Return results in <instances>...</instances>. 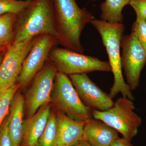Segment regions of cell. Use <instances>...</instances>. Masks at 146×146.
<instances>
[{"mask_svg": "<svg viewBox=\"0 0 146 146\" xmlns=\"http://www.w3.org/2000/svg\"><path fill=\"white\" fill-rule=\"evenodd\" d=\"M58 43L64 48L83 54L80 36L84 27L94 19L93 14L81 8L76 0H53Z\"/></svg>", "mask_w": 146, "mask_h": 146, "instance_id": "obj_1", "label": "cell"}, {"mask_svg": "<svg viewBox=\"0 0 146 146\" xmlns=\"http://www.w3.org/2000/svg\"><path fill=\"white\" fill-rule=\"evenodd\" d=\"M43 34L57 36L53 2V0H31L17 15L14 43Z\"/></svg>", "mask_w": 146, "mask_h": 146, "instance_id": "obj_2", "label": "cell"}, {"mask_svg": "<svg viewBox=\"0 0 146 146\" xmlns=\"http://www.w3.org/2000/svg\"><path fill=\"white\" fill-rule=\"evenodd\" d=\"M91 23L101 36L114 76V82L110 90V96L113 99L121 93L123 97L133 101L135 98L130 87L124 79L122 68L120 50L125 31L124 25L123 23L112 24L95 19Z\"/></svg>", "mask_w": 146, "mask_h": 146, "instance_id": "obj_3", "label": "cell"}, {"mask_svg": "<svg viewBox=\"0 0 146 146\" xmlns=\"http://www.w3.org/2000/svg\"><path fill=\"white\" fill-rule=\"evenodd\" d=\"M135 109L133 101L123 97L110 109L104 111L92 110L91 113L94 119L101 120L131 141L137 135L142 123V118Z\"/></svg>", "mask_w": 146, "mask_h": 146, "instance_id": "obj_4", "label": "cell"}, {"mask_svg": "<svg viewBox=\"0 0 146 146\" xmlns=\"http://www.w3.org/2000/svg\"><path fill=\"white\" fill-rule=\"evenodd\" d=\"M48 59L57 72L68 76L96 71L111 72L108 61H102L65 48L54 47L50 53Z\"/></svg>", "mask_w": 146, "mask_h": 146, "instance_id": "obj_5", "label": "cell"}, {"mask_svg": "<svg viewBox=\"0 0 146 146\" xmlns=\"http://www.w3.org/2000/svg\"><path fill=\"white\" fill-rule=\"evenodd\" d=\"M57 110L78 121L93 118L92 110L85 106L77 93L69 77L57 72L52 94V102Z\"/></svg>", "mask_w": 146, "mask_h": 146, "instance_id": "obj_6", "label": "cell"}, {"mask_svg": "<svg viewBox=\"0 0 146 146\" xmlns=\"http://www.w3.org/2000/svg\"><path fill=\"white\" fill-rule=\"evenodd\" d=\"M57 71L49 59L31 82L25 100L27 117H31L41 107L52 102V94Z\"/></svg>", "mask_w": 146, "mask_h": 146, "instance_id": "obj_7", "label": "cell"}, {"mask_svg": "<svg viewBox=\"0 0 146 146\" xmlns=\"http://www.w3.org/2000/svg\"><path fill=\"white\" fill-rule=\"evenodd\" d=\"M121 47L122 70L126 83L134 91L140 85L141 72L146 64V52L132 33L123 36Z\"/></svg>", "mask_w": 146, "mask_h": 146, "instance_id": "obj_8", "label": "cell"}, {"mask_svg": "<svg viewBox=\"0 0 146 146\" xmlns=\"http://www.w3.org/2000/svg\"><path fill=\"white\" fill-rule=\"evenodd\" d=\"M58 44L56 37L52 35L43 34L36 36L17 79L16 82L20 85V89H25L31 83L48 59L51 50Z\"/></svg>", "mask_w": 146, "mask_h": 146, "instance_id": "obj_9", "label": "cell"}, {"mask_svg": "<svg viewBox=\"0 0 146 146\" xmlns=\"http://www.w3.org/2000/svg\"><path fill=\"white\" fill-rule=\"evenodd\" d=\"M36 36L14 43L6 51L0 65V96L16 83L24 60L32 48Z\"/></svg>", "mask_w": 146, "mask_h": 146, "instance_id": "obj_10", "label": "cell"}, {"mask_svg": "<svg viewBox=\"0 0 146 146\" xmlns=\"http://www.w3.org/2000/svg\"><path fill=\"white\" fill-rule=\"evenodd\" d=\"M69 77L82 102L88 108L104 111L114 106L115 102L109 94L97 86L87 74L72 75Z\"/></svg>", "mask_w": 146, "mask_h": 146, "instance_id": "obj_11", "label": "cell"}, {"mask_svg": "<svg viewBox=\"0 0 146 146\" xmlns=\"http://www.w3.org/2000/svg\"><path fill=\"white\" fill-rule=\"evenodd\" d=\"M57 133L54 146H73L83 141L86 121H78L56 110Z\"/></svg>", "mask_w": 146, "mask_h": 146, "instance_id": "obj_12", "label": "cell"}, {"mask_svg": "<svg viewBox=\"0 0 146 146\" xmlns=\"http://www.w3.org/2000/svg\"><path fill=\"white\" fill-rule=\"evenodd\" d=\"M118 132L101 120L93 118L86 121L83 141L92 146H110L119 138Z\"/></svg>", "mask_w": 146, "mask_h": 146, "instance_id": "obj_13", "label": "cell"}, {"mask_svg": "<svg viewBox=\"0 0 146 146\" xmlns=\"http://www.w3.org/2000/svg\"><path fill=\"white\" fill-rule=\"evenodd\" d=\"M50 110L51 105H45L34 115L24 120L21 146L36 145L46 125Z\"/></svg>", "mask_w": 146, "mask_h": 146, "instance_id": "obj_14", "label": "cell"}, {"mask_svg": "<svg viewBox=\"0 0 146 146\" xmlns=\"http://www.w3.org/2000/svg\"><path fill=\"white\" fill-rule=\"evenodd\" d=\"M18 91L11 101L8 116V131L11 146H21L23 139L25 100Z\"/></svg>", "mask_w": 146, "mask_h": 146, "instance_id": "obj_15", "label": "cell"}, {"mask_svg": "<svg viewBox=\"0 0 146 146\" xmlns=\"http://www.w3.org/2000/svg\"><path fill=\"white\" fill-rule=\"evenodd\" d=\"M129 1L130 0H105L100 5L101 20L110 23H122L123 9L129 4Z\"/></svg>", "mask_w": 146, "mask_h": 146, "instance_id": "obj_16", "label": "cell"}, {"mask_svg": "<svg viewBox=\"0 0 146 146\" xmlns=\"http://www.w3.org/2000/svg\"><path fill=\"white\" fill-rule=\"evenodd\" d=\"M17 17V15L13 13L0 16V48L7 49L14 43Z\"/></svg>", "mask_w": 146, "mask_h": 146, "instance_id": "obj_17", "label": "cell"}, {"mask_svg": "<svg viewBox=\"0 0 146 146\" xmlns=\"http://www.w3.org/2000/svg\"><path fill=\"white\" fill-rule=\"evenodd\" d=\"M57 133L56 112L51 109L46 125L35 146H54Z\"/></svg>", "mask_w": 146, "mask_h": 146, "instance_id": "obj_18", "label": "cell"}, {"mask_svg": "<svg viewBox=\"0 0 146 146\" xmlns=\"http://www.w3.org/2000/svg\"><path fill=\"white\" fill-rule=\"evenodd\" d=\"M19 89L20 85L16 82L0 96V128L9 114L11 101Z\"/></svg>", "mask_w": 146, "mask_h": 146, "instance_id": "obj_19", "label": "cell"}, {"mask_svg": "<svg viewBox=\"0 0 146 146\" xmlns=\"http://www.w3.org/2000/svg\"><path fill=\"white\" fill-rule=\"evenodd\" d=\"M31 0H0V16L7 13L18 15L29 4Z\"/></svg>", "mask_w": 146, "mask_h": 146, "instance_id": "obj_20", "label": "cell"}, {"mask_svg": "<svg viewBox=\"0 0 146 146\" xmlns=\"http://www.w3.org/2000/svg\"><path fill=\"white\" fill-rule=\"evenodd\" d=\"M131 33L136 36L146 52V21L136 17L132 25Z\"/></svg>", "mask_w": 146, "mask_h": 146, "instance_id": "obj_21", "label": "cell"}, {"mask_svg": "<svg viewBox=\"0 0 146 146\" xmlns=\"http://www.w3.org/2000/svg\"><path fill=\"white\" fill-rule=\"evenodd\" d=\"M129 5L135 11L136 17L146 21V0H130Z\"/></svg>", "mask_w": 146, "mask_h": 146, "instance_id": "obj_22", "label": "cell"}, {"mask_svg": "<svg viewBox=\"0 0 146 146\" xmlns=\"http://www.w3.org/2000/svg\"><path fill=\"white\" fill-rule=\"evenodd\" d=\"M8 116L0 128V146H11L8 128Z\"/></svg>", "mask_w": 146, "mask_h": 146, "instance_id": "obj_23", "label": "cell"}, {"mask_svg": "<svg viewBox=\"0 0 146 146\" xmlns=\"http://www.w3.org/2000/svg\"><path fill=\"white\" fill-rule=\"evenodd\" d=\"M110 146H133L131 143V141H128L125 138H118Z\"/></svg>", "mask_w": 146, "mask_h": 146, "instance_id": "obj_24", "label": "cell"}, {"mask_svg": "<svg viewBox=\"0 0 146 146\" xmlns=\"http://www.w3.org/2000/svg\"><path fill=\"white\" fill-rule=\"evenodd\" d=\"M73 146H92L88 143L84 141H80L78 143L74 145Z\"/></svg>", "mask_w": 146, "mask_h": 146, "instance_id": "obj_25", "label": "cell"}, {"mask_svg": "<svg viewBox=\"0 0 146 146\" xmlns=\"http://www.w3.org/2000/svg\"><path fill=\"white\" fill-rule=\"evenodd\" d=\"M5 52L6 51H2L0 52V65H1L3 59L4 57Z\"/></svg>", "mask_w": 146, "mask_h": 146, "instance_id": "obj_26", "label": "cell"}, {"mask_svg": "<svg viewBox=\"0 0 146 146\" xmlns=\"http://www.w3.org/2000/svg\"><path fill=\"white\" fill-rule=\"evenodd\" d=\"M6 49L4 48H0V52L2 51H5L7 50Z\"/></svg>", "mask_w": 146, "mask_h": 146, "instance_id": "obj_27", "label": "cell"}, {"mask_svg": "<svg viewBox=\"0 0 146 146\" xmlns=\"http://www.w3.org/2000/svg\"><path fill=\"white\" fill-rule=\"evenodd\" d=\"M92 1H96V0H92Z\"/></svg>", "mask_w": 146, "mask_h": 146, "instance_id": "obj_28", "label": "cell"}]
</instances>
